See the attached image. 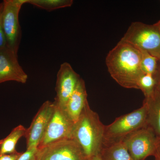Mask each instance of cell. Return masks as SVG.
<instances>
[{
	"mask_svg": "<svg viewBox=\"0 0 160 160\" xmlns=\"http://www.w3.org/2000/svg\"><path fill=\"white\" fill-rule=\"evenodd\" d=\"M141 53L129 43L120 41L106 58L109 74L120 86L138 89V82L143 74L141 69Z\"/></svg>",
	"mask_w": 160,
	"mask_h": 160,
	"instance_id": "1",
	"label": "cell"
},
{
	"mask_svg": "<svg viewBox=\"0 0 160 160\" xmlns=\"http://www.w3.org/2000/svg\"><path fill=\"white\" fill-rule=\"evenodd\" d=\"M105 126L88 102L74 123L72 138L89 159L99 155L103 146Z\"/></svg>",
	"mask_w": 160,
	"mask_h": 160,
	"instance_id": "2",
	"label": "cell"
},
{
	"mask_svg": "<svg viewBox=\"0 0 160 160\" xmlns=\"http://www.w3.org/2000/svg\"><path fill=\"white\" fill-rule=\"evenodd\" d=\"M147 105L143 102L139 109L120 116L111 124L105 126L103 146L122 141L132 132L147 126Z\"/></svg>",
	"mask_w": 160,
	"mask_h": 160,
	"instance_id": "3",
	"label": "cell"
},
{
	"mask_svg": "<svg viewBox=\"0 0 160 160\" xmlns=\"http://www.w3.org/2000/svg\"><path fill=\"white\" fill-rule=\"evenodd\" d=\"M121 40L160 60V31L155 24L132 23Z\"/></svg>",
	"mask_w": 160,
	"mask_h": 160,
	"instance_id": "4",
	"label": "cell"
},
{
	"mask_svg": "<svg viewBox=\"0 0 160 160\" xmlns=\"http://www.w3.org/2000/svg\"><path fill=\"white\" fill-rule=\"evenodd\" d=\"M158 137L154 131L146 126L132 132L122 140L134 160H145L153 156L157 148Z\"/></svg>",
	"mask_w": 160,
	"mask_h": 160,
	"instance_id": "5",
	"label": "cell"
},
{
	"mask_svg": "<svg viewBox=\"0 0 160 160\" xmlns=\"http://www.w3.org/2000/svg\"><path fill=\"white\" fill-rule=\"evenodd\" d=\"M3 2L2 26L6 47L18 53L22 39L19 14L26 0H4Z\"/></svg>",
	"mask_w": 160,
	"mask_h": 160,
	"instance_id": "6",
	"label": "cell"
},
{
	"mask_svg": "<svg viewBox=\"0 0 160 160\" xmlns=\"http://www.w3.org/2000/svg\"><path fill=\"white\" fill-rule=\"evenodd\" d=\"M36 160H89L73 139L57 141L37 148Z\"/></svg>",
	"mask_w": 160,
	"mask_h": 160,
	"instance_id": "7",
	"label": "cell"
},
{
	"mask_svg": "<svg viewBox=\"0 0 160 160\" xmlns=\"http://www.w3.org/2000/svg\"><path fill=\"white\" fill-rule=\"evenodd\" d=\"M54 103L53 113L38 148L59 140L72 138L74 122L69 118L65 109L54 102Z\"/></svg>",
	"mask_w": 160,
	"mask_h": 160,
	"instance_id": "8",
	"label": "cell"
},
{
	"mask_svg": "<svg viewBox=\"0 0 160 160\" xmlns=\"http://www.w3.org/2000/svg\"><path fill=\"white\" fill-rule=\"evenodd\" d=\"M54 107V102L49 101L45 102L40 107L29 128L26 129L24 136L27 149H37L51 119Z\"/></svg>",
	"mask_w": 160,
	"mask_h": 160,
	"instance_id": "9",
	"label": "cell"
},
{
	"mask_svg": "<svg viewBox=\"0 0 160 160\" xmlns=\"http://www.w3.org/2000/svg\"><path fill=\"white\" fill-rule=\"evenodd\" d=\"M81 78L69 63L66 62L61 64L57 75L55 102L65 109L67 101Z\"/></svg>",
	"mask_w": 160,
	"mask_h": 160,
	"instance_id": "10",
	"label": "cell"
},
{
	"mask_svg": "<svg viewBox=\"0 0 160 160\" xmlns=\"http://www.w3.org/2000/svg\"><path fill=\"white\" fill-rule=\"evenodd\" d=\"M28 75L18 61V53L6 47L0 50V84L14 81L25 84Z\"/></svg>",
	"mask_w": 160,
	"mask_h": 160,
	"instance_id": "11",
	"label": "cell"
},
{
	"mask_svg": "<svg viewBox=\"0 0 160 160\" xmlns=\"http://www.w3.org/2000/svg\"><path fill=\"white\" fill-rule=\"evenodd\" d=\"M87 102L86 84L81 78L65 107L66 112L74 123L77 121Z\"/></svg>",
	"mask_w": 160,
	"mask_h": 160,
	"instance_id": "12",
	"label": "cell"
},
{
	"mask_svg": "<svg viewBox=\"0 0 160 160\" xmlns=\"http://www.w3.org/2000/svg\"><path fill=\"white\" fill-rule=\"evenodd\" d=\"M144 102L147 107V126L160 138V91L156 89L150 96L145 98Z\"/></svg>",
	"mask_w": 160,
	"mask_h": 160,
	"instance_id": "13",
	"label": "cell"
},
{
	"mask_svg": "<svg viewBox=\"0 0 160 160\" xmlns=\"http://www.w3.org/2000/svg\"><path fill=\"white\" fill-rule=\"evenodd\" d=\"M99 156L101 160H134L122 140L103 146Z\"/></svg>",
	"mask_w": 160,
	"mask_h": 160,
	"instance_id": "14",
	"label": "cell"
},
{
	"mask_svg": "<svg viewBox=\"0 0 160 160\" xmlns=\"http://www.w3.org/2000/svg\"><path fill=\"white\" fill-rule=\"evenodd\" d=\"M26 129L22 125L15 127L10 133L0 140V154H11L16 152V146L21 138L25 136Z\"/></svg>",
	"mask_w": 160,
	"mask_h": 160,
	"instance_id": "15",
	"label": "cell"
},
{
	"mask_svg": "<svg viewBox=\"0 0 160 160\" xmlns=\"http://www.w3.org/2000/svg\"><path fill=\"white\" fill-rule=\"evenodd\" d=\"M72 0H26V4H31L48 12L71 7Z\"/></svg>",
	"mask_w": 160,
	"mask_h": 160,
	"instance_id": "16",
	"label": "cell"
},
{
	"mask_svg": "<svg viewBox=\"0 0 160 160\" xmlns=\"http://www.w3.org/2000/svg\"><path fill=\"white\" fill-rule=\"evenodd\" d=\"M141 53V69L144 73L154 76L157 72L160 60L147 52L140 50Z\"/></svg>",
	"mask_w": 160,
	"mask_h": 160,
	"instance_id": "17",
	"label": "cell"
},
{
	"mask_svg": "<svg viewBox=\"0 0 160 160\" xmlns=\"http://www.w3.org/2000/svg\"><path fill=\"white\" fill-rule=\"evenodd\" d=\"M156 87V81L154 76L143 73L138 82V89L141 90L145 98L149 97L153 93Z\"/></svg>",
	"mask_w": 160,
	"mask_h": 160,
	"instance_id": "18",
	"label": "cell"
},
{
	"mask_svg": "<svg viewBox=\"0 0 160 160\" xmlns=\"http://www.w3.org/2000/svg\"><path fill=\"white\" fill-rule=\"evenodd\" d=\"M4 9L3 2H0V50L6 46V38L2 26V14Z\"/></svg>",
	"mask_w": 160,
	"mask_h": 160,
	"instance_id": "19",
	"label": "cell"
},
{
	"mask_svg": "<svg viewBox=\"0 0 160 160\" xmlns=\"http://www.w3.org/2000/svg\"><path fill=\"white\" fill-rule=\"evenodd\" d=\"M37 149H27L26 152L22 153L18 160H36Z\"/></svg>",
	"mask_w": 160,
	"mask_h": 160,
	"instance_id": "20",
	"label": "cell"
},
{
	"mask_svg": "<svg viewBox=\"0 0 160 160\" xmlns=\"http://www.w3.org/2000/svg\"><path fill=\"white\" fill-rule=\"evenodd\" d=\"M22 152H17L11 154H0V160H18Z\"/></svg>",
	"mask_w": 160,
	"mask_h": 160,
	"instance_id": "21",
	"label": "cell"
},
{
	"mask_svg": "<svg viewBox=\"0 0 160 160\" xmlns=\"http://www.w3.org/2000/svg\"><path fill=\"white\" fill-rule=\"evenodd\" d=\"M156 81V89L160 91V60L159 62L158 68L156 74L154 76Z\"/></svg>",
	"mask_w": 160,
	"mask_h": 160,
	"instance_id": "22",
	"label": "cell"
},
{
	"mask_svg": "<svg viewBox=\"0 0 160 160\" xmlns=\"http://www.w3.org/2000/svg\"><path fill=\"white\" fill-rule=\"evenodd\" d=\"M154 157L155 160H160V138H159L157 148Z\"/></svg>",
	"mask_w": 160,
	"mask_h": 160,
	"instance_id": "23",
	"label": "cell"
},
{
	"mask_svg": "<svg viewBox=\"0 0 160 160\" xmlns=\"http://www.w3.org/2000/svg\"><path fill=\"white\" fill-rule=\"evenodd\" d=\"M89 160H101V158L100 157L99 155H98L96 156L93 157L92 158H91L89 159Z\"/></svg>",
	"mask_w": 160,
	"mask_h": 160,
	"instance_id": "24",
	"label": "cell"
},
{
	"mask_svg": "<svg viewBox=\"0 0 160 160\" xmlns=\"http://www.w3.org/2000/svg\"><path fill=\"white\" fill-rule=\"evenodd\" d=\"M156 26H157V27H158V28L159 29L160 31V21H159L158 22H157L156 23H155V24H154Z\"/></svg>",
	"mask_w": 160,
	"mask_h": 160,
	"instance_id": "25",
	"label": "cell"
}]
</instances>
